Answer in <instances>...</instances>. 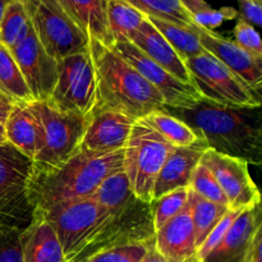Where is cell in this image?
Returning <instances> with one entry per match:
<instances>
[{"instance_id": "obj_1", "label": "cell", "mask_w": 262, "mask_h": 262, "mask_svg": "<svg viewBox=\"0 0 262 262\" xmlns=\"http://www.w3.org/2000/svg\"><path fill=\"white\" fill-rule=\"evenodd\" d=\"M196 132L209 148L262 164V112L260 107H234L202 99L187 109L164 107Z\"/></svg>"}, {"instance_id": "obj_2", "label": "cell", "mask_w": 262, "mask_h": 262, "mask_svg": "<svg viewBox=\"0 0 262 262\" xmlns=\"http://www.w3.org/2000/svg\"><path fill=\"white\" fill-rule=\"evenodd\" d=\"M123 169V150L112 152L81 151L48 170H33L28 197L35 212L60 202L94 196L102 182Z\"/></svg>"}, {"instance_id": "obj_3", "label": "cell", "mask_w": 262, "mask_h": 262, "mask_svg": "<svg viewBox=\"0 0 262 262\" xmlns=\"http://www.w3.org/2000/svg\"><path fill=\"white\" fill-rule=\"evenodd\" d=\"M89 50L96 76L94 110H113L138 120L164 109V100L158 90L114 49L91 40Z\"/></svg>"}, {"instance_id": "obj_4", "label": "cell", "mask_w": 262, "mask_h": 262, "mask_svg": "<svg viewBox=\"0 0 262 262\" xmlns=\"http://www.w3.org/2000/svg\"><path fill=\"white\" fill-rule=\"evenodd\" d=\"M37 130L33 170H48L60 165L79 151L89 117L66 113L48 101L30 102Z\"/></svg>"}, {"instance_id": "obj_5", "label": "cell", "mask_w": 262, "mask_h": 262, "mask_svg": "<svg viewBox=\"0 0 262 262\" xmlns=\"http://www.w3.org/2000/svg\"><path fill=\"white\" fill-rule=\"evenodd\" d=\"M173 146L142 119L136 120L123 148V171L141 201L151 204L154 187Z\"/></svg>"}, {"instance_id": "obj_6", "label": "cell", "mask_w": 262, "mask_h": 262, "mask_svg": "<svg viewBox=\"0 0 262 262\" xmlns=\"http://www.w3.org/2000/svg\"><path fill=\"white\" fill-rule=\"evenodd\" d=\"M31 166L12 145H0V228L25 232L35 217L28 197Z\"/></svg>"}, {"instance_id": "obj_7", "label": "cell", "mask_w": 262, "mask_h": 262, "mask_svg": "<svg viewBox=\"0 0 262 262\" xmlns=\"http://www.w3.org/2000/svg\"><path fill=\"white\" fill-rule=\"evenodd\" d=\"M184 61L192 84L202 99L225 106H261V95L207 51Z\"/></svg>"}, {"instance_id": "obj_8", "label": "cell", "mask_w": 262, "mask_h": 262, "mask_svg": "<svg viewBox=\"0 0 262 262\" xmlns=\"http://www.w3.org/2000/svg\"><path fill=\"white\" fill-rule=\"evenodd\" d=\"M55 109L90 117L96 106V76L89 48L58 64V78L48 100Z\"/></svg>"}, {"instance_id": "obj_9", "label": "cell", "mask_w": 262, "mask_h": 262, "mask_svg": "<svg viewBox=\"0 0 262 262\" xmlns=\"http://www.w3.org/2000/svg\"><path fill=\"white\" fill-rule=\"evenodd\" d=\"M31 26L46 53L55 60L89 48V40L58 0H23Z\"/></svg>"}, {"instance_id": "obj_10", "label": "cell", "mask_w": 262, "mask_h": 262, "mask_svg": "<svg viewBox=\"0 0 262 262\" xmlns=\"http://www.w3.org/2000/svg\"><path fill=\"white\" fill-rule=\"evenodd\" d=\"M112 49L129 63L146 81L152 84L164 100V107L187 109L201 101V95L193 84L184 83L146 56L130 41L114 43Z\"/></svg>"}, {"instance_id": "obj_11", "label": "cell", "mask_w": 262, "mask_h": 262, "mask_svg": "<svg viewBox=\"0 0 262 262\" xmlns=\"http://www.w3.org/2000/svg\"><path fill=\"white\" fill-rule=\"evenodd\" d=\"M200 163L214 174L229 210H245L261 204V193L251 177L247 161L207 148Z\"/></svg>"}, {"instance_id": "obj_12", "label": "cell", "mask_w": 262, "mask_h": 262, "mask_svg": "<svg viewBox=\"0 0 262 262\" xmlns=\"http://www.w3.org/2000/svg\"><path fill=\"white\" fill-rule=\"evenodd\" d=\"M35 101H48L58 78V64L46 53L32 26L27 36L10 49Z\"/></svg>"}, {"instance_id": "obj_13", "label": "cell", "mask_w": 262, "mask_h": 262, "mask_svg": "<svg viewBox=\"0 0 262 262\" xmlns=\"http://www.w3.org/2000/svg\"><path fill=\"white\" fill-rule=\"evenodd\" d=\"M199 40L205 51L222 61L235 76L239 77L253 91L261 95L262 59L246 51L233 40L223 37L211 30L194 26Z\"/></svg>"}, {"instance_id": "obj_14", "label": "cell", "mask_w": 262, "mask_h": 262, "mask_svg": "<svg viewBox=\"0 0 262 262\" xmlns=\"http://www.w3.org/2000/svg\"><path fill=\"white\" fill-rule=\"evenodd\" d=\"M136 119L113 110H94L82 137L81 151L112 152L123 150Z\"/></svg>"}, {"instance_id": "obj_15", "label": "cell", "mask_w": 262, "mask_h": 262, "mask_svg": "<svg viewBox=\"0 0 262 262\" xmlns=\"http://www.w3.org/2000/svg\"><path fill=\"white\" fill-rule=\"evenodd\" d=\"M207 148L209 146L201 138L187 147L173 146L156 178L152 201L174 189L187 188L194 169L197 168Z\"/></svg>"}, {"instance_id": "obj_16", "label": "cell", "mask_w": 262, "mask_h": 262, "mask_svg": "<svg viewBox=\"0 0 262 262\" xmlns=\"http://www.w3.org/2000/svg\"><path fill=\"white\" fill-rule=\"evenodd\" d=\"M261 214V204L243 210L217 247L201 262H243L256 232L262 228Z\"/></svg>"}, {"instance_id": "obj_17", "label": "cell", "mask_w": 262, "mask_h": 262, "mask_svg": "<svg viewBox=\"0 0 262 262\" xmlns=\"http://www.w3.org/2000/svg\"><path fill=\"white\" fill-rule=\"evenodd\" d=\"M155 248L165 262H199L188 205L155 232Z\"/></svg>"}, {"instance_id": "obj_18", "label": "cell", "mask_w": 262, "mask_h": 262, "mask_svg": "<svg viewBox=\"0 0 262 262\" xmlns=\"http://www.w3.org/2000/svg\"><path fill=\"white\" fill-rule=\"evenodd\" d=\"M130 42L171 76L184 83L192 84L191 74L187 68L186 61L174 50L166 38L156 30L147 17L133 33Z\"/></svg>"}, {"instance_id": "obj_19", "label": "cell", "mask_w": 262, "mask_h": 262, "mask_svg": "<svg viewBox=\"0 0 262 262\" xmlns=\"http://www.w3.org/2000/svg\"><path fill=\"white\" fill-rule=\"evenodd\" d=\"M59 4L89 41L113 48L107 22V0H58Z\"/></svg>"}, {"instance_id": "obj_20", "label": "cell", "mask_w": 262, "mask_h": 262, "mask_svg": "<svg viewBox=\"0 0 262 262\" xmlns=\"http://www.w3.org/2000/svg\"><path fill=\"white\" fill-rule=\"evenodd\" d=\"M22 255L23 262H66L53 227L38 215L22 233Z\"/></svg>"}, {"instance_id": "obj_21", "label": "cell", "mask_w": 262, "mask_h": 262, "mask_svg": "<svg viewBox=\"0 0 262 262\" xmlns=\"http://www.w3.org/2000/svg\"><path fill=\"white\" fill-rule=\"evenodd\" d=\"M36 141L37 130L30 102H14L5 122V142L32 161L36 152Z\"/></svg>"}, {"instance_id": "obj_22", "label": "cell", "mask_w": 262, "mask_h": 262, "mask_svg": "<svg viewBox=\"0 0 262 262\" xmlns=\"http://www.w3.org/2000/svg\"><path fill=\"white\" fill-rule=\"evenodd\" d=\"M188 205L189 214H191L192 225H193L194 239H196L197 250L204 243L207 235L210 234L215 225L220 222L223 216L227 214V206L214 204L202 197L197 196L193 191L188 188Z\"/></svg>"}, {"instance_id": "obj_23", "label": "cell", "mask_w": 262, "mask_h": 262, "mask_svg": "<svg viewBox=\"0 0 262 262\" xmlns=\"http://www.w3.org/2000/svg\"><path fill=\"white\" fill-rule=\"evenodd\" d=\"M142 120L156 130L166 142L176 147L191 146L200 138L191 127L164 109L152 112Z\"/></svg>"}, {"instance_id": "obj_24", "label": "cell", "mask_w": 262, "mask_h": 262, "mask_svg": "<svg viewBox=\"0 0 262 262\" xmlns=\"http://www.w3.org/2000/svg\"><path fill=\"white\" fill-rule=\"evenodd\" d=\"M148 20L155 26L156 30L166 38L174 50L182 56L183 60L194 58L205 51L199 40L194 26H181L159 18L147 17Z\"/></svg>"}, {"instance_id": "obj_25", "label": "cell", "mask_w": 262, "mask_h": 262, "mask_svg": "<svg viewBox=\"0 0 262 262\" xmlns=\"http://www.w3.org/2000/svg\"><path fill=\"white\" fill-rule=\"evenodd\" d=\"M0 94L9 97L14 102L35 101L28 90L17 61L7 46L0 42Z\"/></svg>"}, {"instance_id": "obj_26", "label": "cell", "mask_w": 262, "mask_h": 262, "mask_svg": "<svg viewBox=\"0 0 262 262\" xmlns=\"http://www.w3.org/2000/svg\"><path fill=\"white\" fill-rule=\"evenodd\" d=\"M146 15L124 0H107V22L114 43L130 41Z\"/></svg>"}, {"instance_id": "obj_27", "label": "cell", "mask_w": 262, "mask_h": 262, "mask_svg": "<svg viewBox=\"0 0 262 262\" xmlns=\"http://www.w3.org/2000/svg\"><path fill=\"white\" fill-rule=\"evenodd\" d=\"M30 28L31 22L23 0H12L0 22V42L10 50L27 36Z\"/></svg>"}, {"instance_id": "obj_28", "label": "cell", "mask_w": 262, "mask_h": 262, "mask_svg": "<svg viewBox=\"0 0 262 262\" xmlns=\"http://www.w3.org/2000/svg\"><path fill=\"white\" fill-rule=\"evenodd\" d=\"M128 4L142 12L146 17L159 18L181 26H193L181 0H124Z\"/></svg>"}, {"instance_id": "obj_29", "label": "cell", "mask_w": 262, "mask_h": 262, "mask_svg": "<svg viewBox=\"0 0 262 262\" xmlns=\"http://www.w3.org/2000/svg\"><path fill=\"white\" fill-rule=\"evenodd\" d=\"M184 9L191 15L196 26L206 30L214 31L227 20H232L238 17V10L232 7H224L215 9L205 0H181Z\"/></svg>"}, {"instance_id": "obj_30", "label": "cell", "mask_w": 262, "mask_h": 262, "mask_svg": "<svg viewBox=\"0 0 262 262\" xmlns=\"http://www.w3.org/2000/svg\"><path fill=\"white\" fill-rule=\"evenodd\" d=\"M188 201V187L187 188H178L164 196L159 197L158 200L151 202L152 206V223L154 229L158 232L163 228L166 223L181 214L186 207Z\"/></svg>"}, {"instance_id": "obj_31", "label": "cell", "mask_w": 262, "mask_h": 262, "mask_svg": "<svg viewBox=\"0 0 262 262\" xmlns=\"http://www.w3.org/2000/svg\"><path fill=\"white\" fill-rule=\"evenodd\" d=\"M188 188L193 191L197 196L202 197L207 201L228 207V200L225 197L224 192L222 191L220 186L217 184L214 174L204 164L200 163L197 168L194 169L191 181H189Z\"/></svg>"}, {"instance_id": "obj_32", "label": "cell", "mask_w": 262, "mask_h": 262, "mask_svg": "<svg viewBox=\"0 0 262 262\" xmlns=\"http://www.w3.org/2000/svg\"><path fill=\"white\" fill-rule=\"evenodd\" d=\"M154 246L155 239L151 242L128 243L102 251L87 262H142Z\"/></svg>"}, {"instance_id": "obj_33", "label": "cell", "mask_w": 262, "mask_h": 262, "mask_svg": "<svg viewBox=\"0 0 262 262\" xmlns=\"http://www.w3.org/2000/svg\"><path fill=\"white\" fill-rule=\"evenodd\" d=\"M243 210H228L227 214L220 219V222L217 223L214 227V229L210 232V234L207 235L206 239L204 241L200 248L197 250V261L201 262L209 255L211 251H214L217 247L220 242L223 241L224 235L227 234V232L229 230V228L232 227L233 222L235 220V217L242 212Z\"/></svg>"}, {"instance_id": "obj_34", "label": "cell", "mask_w": 262, "mask_h": 262, "mask_svg": "<svg viewBox=\"0 0 262 262\" xmlns=\"http://www.w3.org/2000/svg\"><path fill=\"white\" fill-rule=\"evenodd\" d=\"M233 36H234V42L246 51L251 53L252 55L262 59V45L261 38L256 28L251 23L239 18L237 25L233 30Z\"/></svg>"}, {"instance_id": "obj_35", "label": "cell", "mask_w": 262, "mask_h": 262, "mask_svg": "<svg viewBox=\"0 0 262 262\" xmlns=\"http://www.w3.org/2000/svg\"><path fill=\"white\" fill-rule=\"evenodd\" d=\"M22 233L0 228V262H23Z\"/></svg>"}, {"instance_id": "obj_36", "label": "cell", "mask_w": 262, "mask_h": 262, "mask_svg": "<svg viewBox=\"0 0 262 262\" xmlns=\"http://www.w3.org/2000/svg\"><path fill=\"white\" fill-rule=\"evenodd\" d=\"M241 18L247 20L253 27H260L262 23V2L258 0H237Z\"/></svg>"}, {"instance_id": "obj_37", "label": "cell", "mask_w": 262, "mask_h": 262, "mask_svg": "<svg viewBox=\"0 0 262 262\" xmlns=\"http://www.w3.org/2000/svg\"><path fill=\"white\" fill-rule=\"evenodd\" d=\"M14 101L0 94V145L5 142V122L8 119Z\"/></svg>"}, {"instance_id": "obj_38", "label": "cell", "mask_w": 262, "mask_h": 262, "mask_svg": "<svg viewBox=\"0 0 262 262\" xmlns=\"http://www.w3.org/2000/svg\"><path fill=\"white\" fill-rule=\"evenodd\" d=\"M261 247H262V228L256 232L250 247H248L247 253L245 256L243 262H262L261 258Z\"/></svg>"}, {"instance_id": "obj_39", "label": "cell", "mask_w": 262, "mask_h": 262, "mask_svg": "<svg viewBox=\"0 0 262 262\" xmlns=\"http://www.w3.org/2000/svg\"><path fill=\"white\" fill-rule=\"evenodd\" d=\"M142 262H165V260L161 257V255L158 252V251H156L155 246H154V247L151 248L150 252H148V255L146 256L145 260H143Z\"/></svg>"}, {"instance_id": "obj_40", "label": "cell", "mask_w": 262, "mask_h": 262, "mask_svg": "<svg viewBox=\"0 0 262 262\" xmlns=\"http://www.w3.org/2000/svg\"><path fill=\"white\" fill-rule=\"evenodd\" d=\"M10 2H12V0H0V22H2V18L5 12V8L8 7V4H9Z\"/></svg>"}, {"instance_id": "obj_41", "label": "cell", "mask_w": 262, "mask_h": 262, "mask_svg": "<svg viewBox=\"0 0 262 262\" xmlns=\"http://www.w3.org/2000/svg\"><path fill=\"white\" fill-rule=\"evenodd\" d=\"M258 2H262V0H258Z\"/></svg>"}]
</instances>
